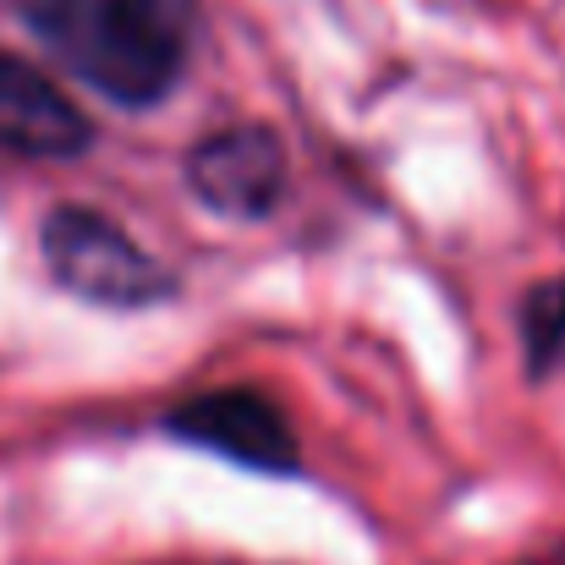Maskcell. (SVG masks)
I'll list each match as a JSON object with an SVG mask.
<instances>
[{
	"label": "cell",
	"instance_id": "obj_5",
	"mask_svg": "<svg viewBox=\"0 0 565 565\" xmlns=\"http://www.w3.org/2000/svg\"><path fill=\"white\" fill-rule=\"evenodd\" d=\"M88 116L28 61L0 55V154L72 160L88 149Z\"/></svg>",
	"mask_w": 565,
	"mask_h": 565
},
{
	"label": "cell",
	"instance_id": "obj_4",
	"mask_svg": "<svg viewBox=\"0 0 565 565\" xmlns=\"http://www.w3.org/2000/svg\"><path fill=\"white\" fill-rule=\"evenodd\" d=\"M166 428L188 445H203L236 467H253V472H297V434L291 423L258 395V390H209V395H192L188 406H177L166 417Z\"/></svg>",
	"mask_w": 565,
	"mask_h": 565
},
{
	"label": "cell",
	"instance_id": "obj_2",
	"mask_svg": "<svg viewBox=\"0 0 565 565\" xmlns=\"http://www.w3.org/2000/svg\"><path fill=\"white\" fill-rule=\"evenodd\" d=\"M44 269L55 275L61 291L94 308H154L171 297V275L105 214L66 203L44 220L39 231Z\"/></svg>",
	"mask_w": 565,
	"mask_h": 565
},
{
	"label": "cell",
	"instance_id": "obj_1",
	"mask_svg": "<svg viewBox=\"0 0 565 565\" xmlns=\"http://www.w3.org/2000/svg\"><path fill=\"white\" fill-rule=\"evenodd\" d=\"M28 28L72 77L149 110L188 66L198 0H33Z\"/></svg>",
	"mask_w": 565,
	"mask_h": 565
},
{
	"label": "cell",
	"instance_id": "obj_3",
	"mask_svg": "<svg viewBox=\"0 0 565 565\" xmlns=\"http://www.w3.org/2000/svg\"><path fill=\"white\" fill-rule=\"evenodd\" d=\"M188 188L225 220H264L286 198V149L269 127H225L192 143Z\"/></svg>",
	"mask_w": 565,
	"mask_h": 565
},
{
	"label": "cell",
	"instance_id": "obj_6",
	"mask_svg": "<svg viewBox=\"0 0 565 565\" xmlns=\"http://www.w3.org/2000/svg\"><path fill=\"white\" fill-rule=\"evenodd\" d=\"M522 335H527V358L533 374H550L555 363H565V275L544 280L527 308H522Z\"/></svg>",
	"mask_w": 565,
	"mask_h": 565
}]
</instances>
